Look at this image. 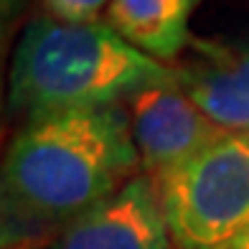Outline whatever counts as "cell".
I'll list each match as a JSON object with an SVG mask.
<instances>
[{
    "label": "cell",
    "mask_w": 249,
    "mask_h": 249,
    "mask_svg": "<svg viewBox=\"0 0 249 249\" xmlns=\"http://www.w3.org/2000/svg\"><path fill=\"white\" fill-rule=\"evenodd\" d=\"M49 249H178L165 224L158 186L138 173L53 236Z\"/></svg>",
    "instance_id": "cell-5"
},
{
    "label": "cell",
    "mask_w": 249,
    "mask_h": 249,
    "mask_svg": "<svg viewBox=\"0 0 249 249\" xmlns=\"http://www.w3.org/2000/svg\"><path fill=\"white\" fill-rule=\"evenodd\" d=\"M176 82L224 132L249 140V33L194 38Z\"/></svg>",
    "instance_id": "cell-6"
},
{
    "label": "cell",
    "mask_w": 249,
    "mask_h": 249,
    "mask_svg": "<svg viewBox=\"0 0 249 249\" xmlns=\"http://www.w3.org/2000/svg\"><path fill=\"white\" fill-rule=\"evenodd\" d=\"M216 249H249V224L244 226V229H239L231 239H226L221 247Z\"/></svg>",
    "instance_id": "cell-10"
},
{
    "label": "cell",
    "mask_w": 249,
    "mask_h": 249,
    "mask_svg": "<svg viewBox=\"0 0 249 249\" xmlns=\"http://www.w3.org/2000/svg\"><path fill=\"white\" fill-rule=\"evenodd\" d=\"M26 8V0H0V10H3V26L8 28L13 20L20 16V10Z\"/></svg>",
    "instance_id": "cell-9"
},
{
    "label": "cell",
    "mask_w": 249,
    "mask_h": 249,
    "mask_svg": "<svg viewBox=\"0 0 249 249\" xmlns=\"http://www.w3.org/2000/svg\"><path fill=\"white\" fill-rule=\"evenodd\" d=\"M178 249H216L249 224V140L226 135L155 178Z\"/></svg>",
    "instance_id": "cell-3"
},
{
    "label": "cell",
    "mask_w": 249,
    "mask_h": 249,
    "mask_svg": "<svg viewBox=\"0 0 249 249\" xmlns=\"http://www.w3.org/2000/svg\"><path fill=\"white\" fill-rule=\"evenodd\" d=\"M176 66L124 41L107 20L66 23L33 18L13 49L8 105L26 122L71 109L122 105L153 84L171 82Z\"/></svg>",
    "instance_id": "cell-2"
},
{
    "label": "cell",
    "mask_w": 249,
    "mask_h": 249,
    "mask_svg": "<svg viewBox=\"0 0 249 249\" xmlns=\"http://www.w3.org/2000/svg\"><path fill=\"white\" fill-rule=\"evenodd\" d=\"M46 16L66 23H94L102 10H107L109 0H41Z\"/></svg>",
    "instance_id": "cell-8"
},
{
    "label": "cell",
    "mask_w": 249,
    "mask_h": 249,
    "mask_svg": "<svg viewBox=\"0 0 249 249\" xmlns=\"http://www.w3.org/2000/svg\"><path fill=\"white\" fill-rule=\"evenodd\" d=\"M140 155L122 105L26 122L3 163V244L26 247L138 176Z\"/></svg>",
    "instance_id": "cell-1"
},
{
    "label": "cell",
    "mask_w": 249,
    "mask_h": 249,
    "mask_svg": "<svg viewBox=\"0 0 249 249\" xmlns=\"http://www.w3.org/2000/svg\"><path fill=\"white\" fill-rule=\"evenodd\" d=\"M201 0H109L107 23L135 49L173 64L191 46V16Z\"/></svg>",
    "instance_id": "cell-7"
},
{
    "label": "cell",
    "mask_w": 249,
    "mask_h": 249,
    "mask_svg": "<svg viewBox=\"0 0 249 249\" xmlns=\"http://www.w3.org/2000/svg\"><path fill=\"white\" fill-rule=\"evenodd\" d=\"M127 112L140 165L153 180L229 135L178 87L176 76L127 99Z\"/></svg>",
    "instance_id": "cell-4"
}]
</instances>
